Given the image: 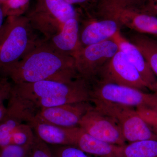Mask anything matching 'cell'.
<instances>
[{
    "mask_svg": "<svg viewBox=\"0 0 157 157\" xmlns=\"http://www.w3.org/2000/svg\"><path fill=\"white\" fill-rule=\"evenodd\" d=\"M2 73L14 84L45 80L68 82L80 78L73 57L56 50L44 39L20 61Z\"/></svg>",
    "mask_w": 157,
    "mask_h": 157,
    "instance_id": "6da1fadb",
    "label": "cell"
},
{
    "mask_svg": "<svg viewBox=\"0 0 157 157\" xmlns=\"http://www.w3.org/2000/svg\"><path fill=\"white\" fill-rule=\"evenodd\" d=\"M112 20L136 33L157 36V17L147 10L142 0H96L91 11Z\"/></svg>",
    "mask_w": 157,
    "mask_h": 157,
    "instance_id": "7a4b0ae2",
    "label": "cell"
},
{
    "mask_svg": "<svg viewBox=\"0 0 157 157\" xmlns=\"http://www.w3.org/2000/svg\"><path fill=\"white\" fill-rule=\"evenodd\" d=\"M26 15L7 17L0 41V72L15 64L41 41Z\"/></svg>",
    "mask_w": 157,
    "mask_h": 157,
    "instance_id": "3957f363",
    "label": "cell"
},
{
    "mask_svg": "<svg viewBox=\"0 0 157 157\" xmlns=\"http://www.w3.org/2000/svg\"><path fill=\"white\" fill-rule=\"evenodd\" d=\"M11 94L29 102L41 98L70 97L82 101H92V91L89 82L81 78L68 82L45 80L13 84Z\"/></svg>",
    "mask_w": 157,
    "mask_h": 157,
    "instance_id": "277c9868",
    "label": "cell"
},
{
    "mask_svg": "<svg viewBox=\"0 0 157 157\" xmlns=\"http://www.w3.org/2000/svg\"><path fill=\"white\" fill-rule=\"evenodd\" d=\"M26 16L33 29L45 39L59 33L69 20L78 18L75 7L65 0H36L33 8Z\"/></svg>",
    "mask_w": 157,
    "mask_h": 157,
    "instance_id": "5b68a950",
    "label": "cell"
},
{
    "mask_svg": "<svg viewBox=\"0 0 157 157\" xmlns=\"http://www.w3.org/2000/svg\"><path fill=\"white\" fill-rule=\"evenodd\" d=\"M91 102L96 109L116 121L127 142L132 143L149 139L157 140V135L134 107L96 100H93Z\"/></svg>",
    "mask_w": 157,
    "mask_h": 157,
    "instance_id": "8992f818",
    "label": "cell"
},
{
    "mask_svg": "<svg viewBox=\"0 0 157 157\" xmlns=\"http://www.w3.org/2000/svg\"><path fill=\"white\" fill-rule=\"evenodd\" d=\"M90 85L92 101L98 100L135 108L157 109L156 93H148L134 88L100 80L93 81Z\"/></svg>",
    "mask_w": 157,
    "mask_h": 157,
    "instance_id": "52a82bcc",
    "label": "cell"
},
{
    "mask_svg": "<svg viewBox=\"0 0 157 157\" xmlns=\"http://www.w3.org/2000/svg\"><path fill=\"white\" fill-rule=\"evenodd\" d=\"M119 50L111 39L80 47L73 56L78 76L90 83L92 82L102 67Z\"/></svg>",
    "mask_w": 157,
    "mask_h": 157,
    "instance_id": "ba28073f",
    "label": "cell"
},
{
    "mask_svg": "<svg viewBox=\"0 0 157 157\" xmlns=\"http://www.w3.org/2000/svg\"><path fill=\"white\" fill-rule=\"evenodd\" d=\"M95 80L112 82L146 92L149 90L136 68L120 50L102 67Z\"/></svg>",
    "mask_w": 157,
    "mask_h": 157,
    "instance_id": "9c48e42d",
    "label": "cell"
},
{
    "mask_svg": "<svg viewBox=\"0 0 157 157\" xmlns=\"http://www.w3.org/2000/svg\"><path fill=\"white\" fill-rule=\"evenodd\" d=\"M78 127L93 137L104 142L119 146L127 144L116 121L94 106L83 116Z\"/></svg>",
    "mask_w": 157,
    "mask_h": 157,
    "instance_id": "30bf717a",
    "label": "cell"
},
{
    "mask_svg": "<svg viewBox=\"0 0 157 157\" xmlns=\"http://www.w3.org/2000/svg\"><path fill=\"white\" fill-rule=\"evenodd\" d=\"M90 101L64 104L40 109L36 115L42 121L64 128L78 127L86 112L92 108Z\"/></svg>",
    "mask_w": 157,
    "mask_h": 157,
    "instance_id": "8fae6325",
    "label": "cell"
},
{
    "mask_svg": "<svg viewBox=\"0 0 157 157\" xmlns=\"http://www.w3.org/2000/svg\"><path fill=\"white\" fill-rule=\"evenodd\" d=\"M6 113L0 121V147L9 145L11 135L18 126L36 113L21 99L10 94Z\"/></svg>",
    "mask_w": 157,
    "mask_h": 157,
    "instance_id": "7c38bea8",
    "label": "cell"
},
{
    "mask_svg": "<svg viewBox=\"0 0 157 157\" xmlns=\"http://www.w3.org/2000/svg\"><path fill=\"white\" fill-rule=\"evenodd\" d=\"M26 123L31 127L36 136L48 144L76 146L78 127L58 126L42 121L36 114L30 116Z\"/></svg>",
    "mask_w": 157,
    "mask_h": 157,
    "instance_id": "4fadbf2b",
    "label": "cell"
},
{
    "mask_svg": "<svg viewBox=\"0 0 157 157\" xmlns=\"http://www.w3.org/2000/svg\"><path fill=\"white\" fill-rule=\"evenodd\" d=\"M117 44L120 50L126 56L129 61L136 68L149 90L154 92L157 86V78L152 71L146 59L140 51L133 43L121 34L120 30L111 39Z\"/></svg>",
    "mask_w": 157,
    "mask_h": 157,
    "instance_id": "5bb4252c",
    "label": "cell"
},
{
    "mask_svg": "<svg viewBox=\"0 0 157 157\" xmlns=\"http://www.w3.org/2000/svg\"><path fill=\"white\" fill-rule=\"evenodd\" d=\"M79 26L78 18L67 21L61 30L45 42L55 49L73 56L81 47L79 42Z\"/></svg>",
    "mask_w": 157,
    "mask_h": 157,
    "instance_id": "9a60e30c",
    "label": "cell"
},
{
    "mask_svg": "<svg viewBox=\"0 0 157 157\" xmlns=\"http://www.w3.org/2000/svg\"><path fill=\"white\" fill-rule=\"evenodd\" d=\"M119 26L114 21L104 18L88 23L81 31L79 29L80 46L83 47L111 39L119 30Z\"/></svg>",
    "mask_w": 157,
    "mask_h": 157,
    "instance_id": "2e32d148",
    "label": "cell"
},
{
    "mask_svg": "<svg viewBox=\"0 0 157 157\" xmlns=\"http://www.w3.org/2000/svg\"><path fill=\"white\" fill-rule=\"evenodd\" d=\"M75 146L85 153L98 157H118L121 146L97 139L78 127Z\"/></svg>",
    "mask_w": 157,
    "mask_h": 157,
    "instance_id": "e0dca14e",
    "label": "cell"
},
{
    "mask_svg": "<svg viewBox=\"0 0 157 157\" xmlns=\"http://www.w3.org/2000/svg\"><path fill=\"white\" fill-rule=\"evenodd\" d=\"M130 42L140 51L157 77V40L144 34H131Z\"/></svg>",
    "mask_w": 157,
    "mask_h": 157,
    "instance_id": "ac0fdd59",
    "label": "cell"
},
{
    "mask_svg": "<svg viewBox=\"0 0 157 157\" xmlns=\"http://www.w3.org/2000/svg\"><path fill=\"white\" fill-rule=\"evenodd\" d=\"M118 157H157V140H140L121 146Z\"/></svg>",
    "mask_w": 157,
    "mask_h": 157,
    "instance_id": "d6986e66",
    "label": "cell"
},
{
    "mask_svg": "<svg viewBox=\"0 0 157 157\" xmlns=\"http://www.w3.org/2000/svg\"><path fill=\"white\" fill-rule=\"evenodd\" d=\"M35 135L31 127L26 123L20 125L11 135L10 144L20 146L31 145Z\"/></svg>",
    "mask_w": 157,
    "mask_h": 157,
    "instance_id": "ffe728a7",
    "label": "cell"
},
{
    "mask_svg": "<svg viewBox=\"0 0 157 157\" xmlns=\"http://www.w3.org/2000/svg\"><path fill=\"white\" fill-rule=\"evenodd\" d=\"M31 0H9L2 6L5 17L23 15L28 10Z\"/></svg>",
    "mask_w": 157,
    "mask_h": 157,
    "instance_id": "44dd1931",
    "label": "cell"
},
{
    "mask_svg": "<svg viewBox=\"0 0 157 157\" xmlns=\"http://www.w3.org/2000/svg\"><path fill=\"white\" fill-rule=\"evenodd\" d=\"M48 145L52 157H88L85 153L76 146Z\"/></svg>",
    "mask_w": 157,
    "mask_h": 157,
    "instance_id": "7402d4cb",
    "label": "cell"
},
{
    "mask_svg": "<svg viewBox=\"0 0 157 157\" xmlns=\"http://www.w3.org/2000/svg\"><path fill=\"white\" fill-rule=\"evenodd\" d=\"M32 145L20 146L9 144L0 147V157H30Z\"/></svg>",
    "mask_w": 157,
    "mask_h": 157,
    "instance_id": "603a6c76",
    "label": "cell"
},
{
    "mask_svg": "<svg viewBox=\"0 0 157 157\" xmlns=\"http://www.w3.org/2000/svg\"><path fill=\"white\" fill-rule=\"evenodd\" d=\"M30 157H52L48 144L36 135L31 146Z\"/></svg>",
    "mask_w": 157,
    "mask_h": 157,
    "instance_id": "cb8c5ba5",
    "label": "cell"
},
{
    "mask_svg": "<svg viewBox=\"0 0 157 157\" xmlns=\"http://www.w3.org/2000/svg\"><path fill=\"white\" fill-rule=\"evenodd\" d=\"M136 109L138 114L157 135V114L155 110L145 107H138Z\"/></svg>",
    "mask_w": 157,
    "mask_h": 157,
    "instance_id": "d4e9b609",
    "label": "cell"
},
{
    "mask_svg": "<svg viewBox=\"0 0 157 157\" xmlns=\"http://www.w3.org/2000/svg\"><path fill=\"white\" fill-rule=\"evenodd\" d=\"M12 86L7 77L0 78V101H4L9 99Z\"/></svg>",
    "mask_w": 157,
    "mask_h": 157,
    "instance_id": "484cf974",
    "label": "cell"
},
{
    "mask_svg": "<svg viewBox=\"0 0 157 157\" xmlns=\"http://www.w3.org/2000/svg\"><path fill=\"white\" fill-rule=\"evenodd\" d=\"M65 1L72 6H80L88 14L91 10L96 0H65Z\"/></svg>",
    "mask_w": 157,
    "mask_h": 157,
    "instance_id": "4316f807",
    "label": "cell"
},
{
    "mask_svg": "<svg viewBox=\"0 0 157 157\" xmlns=\"http://www.w3.org/2000/svg\"><path fill=\"white\" fill-rule=\"evenodd\" d=\"M149 12L157 17V0H142Z\"/></svg>",
    "mask_w": 157,
    "mask_h": 157,
    "instance_id": "83f0119b",
    "label": "cell"
},
{
    "mask_svg": "<svg viewBox=\"0 0 157 157\" xmlns=\"http://www.w3.org/2000/svg\"><path fill=\"white\" fill-rule=\"evenodd\" d=\"M5 17H6L4 14L2 7V5L0 4V41H1L3 29H4V24H5V23H4V19Z\"/></svg>",
    "mask_w": 157,
    "mask_h": 157,
    "instance_id": "f1b7e54d",
    "label": "cell"
},
{
    "mask_svg": "<svg viewBox=\"0 0 157 157\" xmlns=\"http://www.w3.org/2000/svg\"><path fill=\"white\" fill-rule=\"evenodd\" d=\"M7 107L4 104V101H0V121L2 120L6 113Z\"/></svg>",
    "mask_w": 157,
    "mask_h": 157,
    "instance_id": "f546056e",
    "label": "cell"
},
{
    "mask_svg": "<svg viewBox=\"0 0 157 157\" xmlns=\"http://www.w3.org/2000/svg\"><path fill=\"white\" fill-rule=\"evenodd\" d=\"M9 0H0V4H1L2 6L5 4V3L7 2Z\"/></svg>",
    "mask_w": 157,
    "mask_h": 157,
    "instance_id": "4dcf8cb0",
    "label": "cell"
},
{
    "mask_svg": "<svg viewBox=\"0 0 157 157\" xmlns=\"http://www.w3.org/2000/svg\"><path fill=\"white\" fill-rule=\"evenodd\" d=\"M154 93L157 94V86L155 90Z\"/></svg>",
    "mask_w": 157,
    "mask_h": 157,
    "instance_id": "1f68e13d",
    "label": "cell"
},
{
    "mask_svg": "<svg viewBox=\"0 0 157 157\" xmlns=\"http://www.w3.org/2000/svg\"><path fill=\"white\" fill-rule=\"evenodd\" d=\"M153 110H154V109H153ZM155 110V112H156V113H157V109H155V110Z\"/></svg>",
    "mask_w": 157,
    "mask_h": 157,
    "instance_id": "d6a6232c",
    "label": "cell"
}]
</instances>
